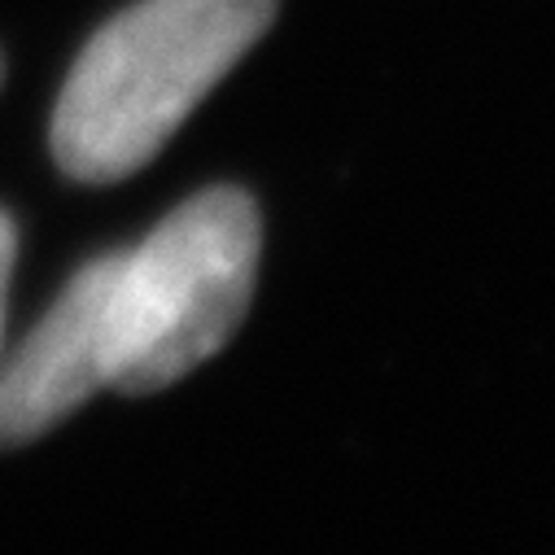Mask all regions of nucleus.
<instances>
[{
  "label": "nucleus",
  "instance_id": "1",
  "mask_svg": "<svg viewBox=\"0 0 555 555\" xmlns=\"http://www.w3.org/2000/svg\"><path fill=\"white\" fill-rule=\"evenodd\" d=\"M271 18L275 0H141L109 18L62 83L57 167L79 184L141 171Z\"/></svg>",
  "mask_w": 555,
  "mask_h": 555
},
{
  "label": "nucleus",
  "instance_id": "2",
  "mask_svg": "<svg viewBox=\"0 0 555 555\" xmlns=\"http://www.w3.org/2000/svg\"><path fill=\"white\" fill-rule=\"evenodd\" d=\"M258 245L254 202L241 189H206L122 249L109 389L154 393L202 367L249 311Z\"/></svg>",
  "mask_w": 555,
  "mask_h": 555
},
{
  "label": "nucleus",
  "instance_id": "3",
  "mask_svg": "<svg viewBox=\"0 0 555 555\" xmlns=\"http://www.w3.org/2000/svg\"><path fill=\"white\" fill-rule=\"evenodd\" d=\"M118 267L122 254L92 258L14 359L0 363V451L36 442L96 389L114 385Z\"/></svg>",
  "mask_w": 555,
  "mask_h": 555
},
{
  "label": "nucleus",
  "instance_id": "4",
  "mask_svg": "<svg viewBox=\"0 0 555 555\" xmlns=\"http://www.w3.org/2000/svg\"><path fill=\"white\" fill-rule=\"evenodd\" d=\"M14 254H18V232H14V219L0 210V337H5V298H10Z\"/></svg>",
  "mask_w": 555,
  "mask_h": 555
},
{
  "label": "nucleus",
  "instance_id": "5",
  "mask_svg": "<svg viewBox=\"0 0 555 555\" xmlns=\"http://www.w3.org/2000/svg\"><path fill=\"white\" fill-rule=\"evenodd\" d=\"M0 79H5V62H0Z\"/></svg>",
  "mask_w": 555,
  "mask_h": 555
}]
</instances>
